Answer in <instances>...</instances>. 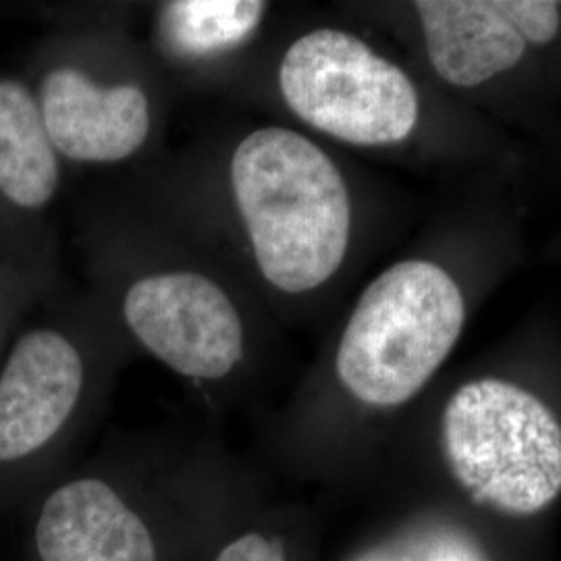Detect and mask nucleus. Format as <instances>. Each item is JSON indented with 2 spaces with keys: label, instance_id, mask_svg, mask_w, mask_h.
I'll list each match as a JSON object with an SVG mask.
<instances>
[{
  "label": "nucleus",
  "instance_id": "obj_1",
  "mask_svg": "<svg viewBox=\"0 0 561 561\" xmlns=\"http://www.w3.org/2000/svg\"><path fill=\"white\" fill-rule=\"evenodd\" d=\"M225 196L261 285L301 296L333 279L352 240V198L335 161L298 129L261 125L233 141Z\"/></svg>",
  "mask_w": 561,
  "mask_h": 561
},
{
  "label": "nucleus",
  "instance_id": "obj_2",
  "mask_svg": "<svg viewBox=\"0 0 561 561\" xmlns=\"http://www.w3.org/2000/svg\"><path fill=\"white\" fill-rule=\"evenodd\" d=\"M466 306L439 264L401 261L368 283L343 327L335 373L364 405L412 400L460 340Z\"/></svg>",
  "mask_w": 561,
  "mask_h": 561
},
{
  "label": "nucleus",
  "instance_id": "obj_3",
  "mask_svg": "<svg viewBox=\"0 0 561 561\" xmlns=\"http://www.w3.org/2000/svg\"><path fill=\"white\" fill-rule=\"evenodd\" d=\"M443 451L474 502L535 516L561 493V424L514 382H466L443 412Z\"/></svg>",
  "mask_w": 561,
  "mask_h": 561
},
{
  "label": "nucleus",
  "instance_id": "obj_4",
  "mask_svg": "<svg viewBox=\"0 0 561 561\" xmlns=\"http://www.w3.org/2000/svg\"><path fill=\"white\" fill-rule=\"evenodd\" d=\"M277 90L304 125L362 148L408 140L421 115L419 92L408 73L368 42L337 27L310 30L285 48Z\"/></svg>",
  "mask_w": 561,
  "mask_h": 561
},
{
  "label": "nucleus",
  "instance_id": "obj_5",
  "mask_svg": "<svg viewBox=\"0 0 561 561\" xmlns=\"http://www.w3.org/2000/svg\"><path fill=\"white\" fill-rule=\"evenodd\" d=\"M121 324L175 375L222 381L248 354V317L221 275L185 261L141 266L117 291Z\"/></svg>",
  "mask_w": 561,
  "mask_h": 561
},
{
  "label": "nucleus",
  "instance_id": "obj_6",
  "mask_svg": "<svg viewBox=\"0 0 561 561\" xmlns=\"http://www.w3.org/2000/svg\"><path fill=\"white\" fill-rule=\"evenodd\" d=\"M60 161L106 167L131 161L152 140L159 108L140 76L90 65L73 41L42 48L27 81Z\"/></svg>",
  "mask_w": 561,
  "mask_h": 561
},
{
  "label": "nucleus",
  "instance_id": "obj_7",
  "mask_svg": "<svg viewBox=\"0 0 561 561\" xmlns=\"http://www.w3.org/2000/svg\"><path fill=\"white\" fill-rule=\"evenodd\" d=\"M76 322H30L0 360V472L38 460L80 408L88 358Z\"/></svg>",
  "mask_w": 561,
  "mask_h": 561
},
{
  "label": "nucleus",
  "instance_id": "obj_8",
  "mask_svg": "<svg viewBox=\"0 0 561 561\" xmlns=\"http://www.w3.org/2000/svg\"><path fill=\"white\" fill-rule=\"evenodd\" d=\"M62 161L30 83L0 76V256L44 266L42 225L59 198Z\"/></svg>",
  "mask_w": 561,
  "mask_h": 561
},
{
  "label": "nucleus",
  "instance_id": "obj_9",
  "mask_svg": "<svg viewBox=\"0 0 561 561\" xmlns=\"http://www.w3.org/2000/svg\"><path fill=\"white\" fill-rule=\"evenodd\" d=\"M41 561H157V545L140 516L101 479L57 486L34 526Z\"/></svg>",
  "mask_w": 561,
  "mask_h": 561
},
{
  "label": "nucleus",
  "instance_id": "obj_10",
  "mask_svg": "<svg viewBox=\"0 0 561 561\" xmlns=\"http://www.w3.org/2000/svg\"><path fill=\"white\" fill-rule=\"evenodd\" d=\"M414 9L431 65L451 85H481L524 57L528 42L507 0H419Z\"/></svg>",
  "mask_w": 561,
  "mask_h": 561
},
{
  "label": "nucleus",
  "instance_id": "obj_11",
  "mask_svg": "<svg viewBox=\"0 0 561 561\" xmlns=\"http://www.w3.org/2000/svg\"><path fill=\"white\" fill-rule=\"evenodd\" d=\"M266 15L268 2L261 0H173L159 4L154 36L167 59L202 67L238 55Z\"/></svg>",
  "mask_w": 561,
  "mask_h": 561
},
{
  "label": "nucleus",
  "instance_id": "obj_12",
  "mask_svg": "<svg viewBox=\"0 0 561 561\" xmlns=\"http://www.w3.org/2000/svg\"><path fill=\"white\" fill-rule=\"evenodd\" d=\"M44 287V266L0 256V350L20 327L23 314L41 300Z\"/></svg>",
  "mask_w": 561,
  "mask_h": 561
},
{
  "label": "nucleus",
  "instance_id": "obj_13",
  "mask_svg": "<svg viewBox=\"0 0 561 561\" xmlns=\"http://www.w3.org/2000/svg\"><path fill=\"white\" fill-rule=\"evenodd\" d=\"M510 15L526 42L549 44L561 25L560 4L551 0H507Z\"/></svg>",
  "mask_w": 561,
  "mask_h": 561
},
{
  "label": "nucleus",
  "instance_id": "obj_14",
  "mask_svg": "<svg viewBox=\"0 0 561 561\" xmlns=\"http://www.w3.org/2000/svg\"><path fill=\"white\" fill-rule=\"evenodd\" d=\"M215 561H287L277 541L266 539L261 533L241 535L225 545Z\"/></svg>",
  "mask_w": 561,
  "mask_h": 561
}]
</instances>
